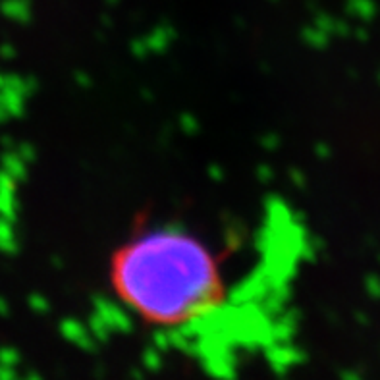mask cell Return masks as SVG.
I'll use <instances>...</instances> for the list:
<instances>
[{
  "label": "cell",
  "mask_w": 380,
  "mask_h": 380,
  "mask_svg": "<svg viewBox=\"0 0 380 380\" xmlns=\"http://www.w3.org/2000/svg\"><path fill=\"white\" fill-rule=\"evenodd\" d=\"M106 278L124 307L168 336L197 328L228 295L222 257L205 238L172 224L120 242Z\"/></svg>",
  "instance_id": "6da1fadb"
},
{
  "label": "cell",
  "mask_w": 380,
  "mask_h": 380,
  "mask_svg": "<svg viewBox=\"0 0 380 380\" xmlns=\"http://www.w3.org/2000/svg\"><path fill=\"white\" fill-rule=\"evenodd\" d=\"M0 380H16L14 379V371H10V367H2L0 369Z\"/></svg>",
  "instance_id": "7a4b0ae2"
}]
</instances>
